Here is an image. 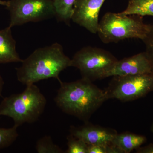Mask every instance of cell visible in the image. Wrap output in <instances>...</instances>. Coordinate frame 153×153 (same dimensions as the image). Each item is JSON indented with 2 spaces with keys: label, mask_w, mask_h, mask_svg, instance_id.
<instances>
[{
  "label": "cell",
  "mask_w": 153,
  "mask_h": 153,
  "mask_svg": "<svg viewBox=\"0 0 153 153\" xmlns=\"http://www.w3.org/2000/svg\"><path fill=\"white\" fill-rule=\"evenodd\" d=\"M60 87L54 100L63 112L88 122L92 114L108 100L105 91L81 78L71 82L59 80Z\"/></svg>",
  "instance_id": "1"
},
{
  "label": "cell",
  "mask_w": 153,
  "mask_h": 153,
  "mask_svg": "<svg viewBox=\"0 0 153 153\" xmlns=\"http://www.w3.org/2000/svg\"><path fill=\"white\" fill-rule=\"evenodd\" d=\"M22 63L16 68L17 79L27 85L49 78L59 81L61 71L71 66V59L65 55L61 45L55 43L36 49Z\"/></svg>",
  "instance_id": "2"
},
{
  "label": "cell",
  "mask_w": 153,
  "mask_h": 153,
  "mask_svg": "<svg viewBox=\"0 0 153 153\" xmlns=\"http://www.w3.org/2000/svg\"><path fill=\"white\" fill-rule=\"evenodd\" d=\"M47 100L39 88L35 84L27 85L21 93L6 97L0 104V116L13 120L19 127L25 123L36 121L44 112Z\"/></svg>",
  "instance_id": "3"
},
{
  "label": "cell",
  "mask_w": 153,
  "mask_h": 153,
  "mask_svg": "<svg viewBox=\"0 0 153 153\" xmlns=\"http://www.w3.org/2000/svg\"><path fill=\"white\" fill-rule=\"evenodd\" d=\"M151 25L145 24L141 16L108 12L99 23L97 33L104 44L132 38L143 41Z\"/></svg>",
  "instance_id": "4"
},
{
  "label": "cell",
  "mask_w": 153,
  "mask_h": 153,
  "mask_svg": "<svg viewBox=\"0 0 153 153\" xmlns=\"http://www.w3.org/2000/svg\"><path fill=\"white\" fill-rule=\"evenodd\" d=\"M117 61L108 51L88 46L75 53L71 59V66L79 69L82 78L93 82L107 77Z\"/></svg>",
  "instance_id": "5"
},
{
  "label": "cell",
  "mask_w": 153,
  "mask_h": 153,
  "mask_svg": "<svg viewBox=\"0 0 153 153\" xmlns=\"http://www.w3.org/2000/svg\"><path fill=\"white\" fill-rule=\"evenodd\" d=\"M105 91L108 100L115 99L123 102L134 101L153 91V75L113 76Z\"/></svg>",
  "instance_id": "6"
},
{
  "label": "cell",
  "mask_w": 153,
  "mask_h": 153,
  "mask_svg": "<svg viewBox=\"0 0 153 153\" xmlns=\"http://www.w3.org/2000/svg\"><path fill=\"white\" fill-rule=\"evenodd\" d=\"M6 7L10 13L11 28L55 16L53 0H10Z\"/></svg>",
  "instance_id": "7"
},
{
  "label": "cell",
  "mask_w": 153,
  "mask_h": 153,
  "mask_svg": "<svg viewBox=\"0 0 153 153\" xmlns=\"http://www.w3.org/2000/svg\"><path fill=\"white\" fill-rule=\"evenodd\" d=\"M106 0H76L71 20L91 33H97L98 18L102 5Z\"/></svg>",
  "instance_id": "8"
},
{
  "label": "cell",
  "mask_w": 153,
  "mask_h": 153,
  "mask_svg": "<svg viewBox=\"0 0 153 153\" xmlns=\"http://www.w3.org/2000/svg\"><path fill=\"white\" fill-rule=\"evenodd\" d=\"M70 134L82 140L87 145L109 144L117 134L113 129L85 122L80 126H71Z\"/></svg>",
  "instance_id": "9"
},
{
  "label": "cell",
  "mask_w": 153,
  "mask_h": 153,
  "mask_svg": "<svg viewBox=\"0 0 153 153\" xmlns=\"http://www.w3.org/2000/svg\"><path fill=\"white\" fill-rule=\"evenodd\" d=\"M152 74V65L146 52L118 60L107 77Z\"/></svg>",
  "instance_id": "10"
},
{
  "label": "cell",
  "mask_w": 153,
  "mask_h": 153,
  "mask_svg": "<svg viewBox=\"0 0 153 153\" xmlns=\"http://www.w3.org/2000/svg\"><path fill=\"white\" fill-rule=\"evenodd\" d=\"M11 28L8 27L0 30V64L22 63L16 48V41L13 38Z\"/></svg>",
  "instance_id": "11"
},
{
  "label": "cell",
  "mask_w": 153,
  "mask_h": 153,
  "mask_svg": "<svg viewBox=\"0 0 153 153\" xmlns=\"http://www.w3.org/2000/svg\"><path fill=\"white\" fill-rule=\"evenodd\" d=\"M146 140V137L144 136L125 132L117 134L111 143L119 148L123 153H130L141 146Z\"/></svg>",
  "instance_id": "12"
},
{
  "label": "cell",
  "mask_w": 153,
  "mask_h": 153,
  "mask_svg": "<svg viewBox=\"0 0 153 153\" xmlns=\"http://www.w3.org/2000/svg\"><path fill=\"white\" fill-rule=\"evenodd\" d=\"M120 13L153 16V0H129L126 8Z\"/></svg>",
  "instance_id": "13"
},
{
  "label": "cell",
  "mask_w": 153,
  "mask_h": 153,
  "mask_svg": "<svg viewBox=\"0 0 153 153\" xmlns=\"http://www.w3.org/2000/svg\"><path fill=\"white\" fill-rule=\"evenodd\" d=\"M76 0H53L55 16L58 21L69 26Z\"/></svg>",
  "instance_id": "14"
},
{
  "label": "cell",
  "mask_w": 153,
  "mask_h": 153,
  "mask_svg": "<svg viewBox=\"0 0 153 153\" xmlns=\"http://www.w3.org/2000/svg\"><path fill=\"white\" fill-rule=\"evenodd\" d=\"M36 149L38 153H63L64 151L52 141L50 136H46L40 139L36 145Z\"/></svg>",
  "instance_id": "15"
},
{
  "label": "cell",
  "mask_w": 153,
  "mask_h": 153,
  "mask_svg": "<svg viewBox=\"0 0 153 153\" xmlns=\"http://www.w3.org/2000/svg\"><path fill=\"white\" fill-rule=\"evenodd\" d=\"M18 127L14 125L10 128H0V149L7 147L17 139L19 136L17 131Z\"/></svg>",
  "instance_id": "16"
},
{
  "label": "cell",
  "mask_w": 153,
  "mask_h": 153,
  "mask_svg": "<svg viewBox=\"0 0 153 153\" xmlns=\"http://www.w3.org/2000/svg\"><path fill=\"white\" fill-rule=\"evenodd\" d=\"M67 139V150L66 153H87L88 145L82 140L77 138L71 134Z\"/></svg>",
  "instance_id": "17"
},
{
  "label": "cell",
  "mask_w": 153,
  "mask_h": 153,
  "mask_svg": "<svg viewBox=\"0 0 153 153\" xmlns=\"http://www.w3.org/2000/svg\"><path fill=\"white\" fill-rule=\"evenodd\" d=\"M87 153H123L117 147L112 144L88 145Z\"/></svg>",
  "instance_id": "18"
},
{
  "label": "cell",
  "mask_w": 153,
  "mask_h": 153,
  "mask_svg": "<svg viewBox=\"0 0 153 153\" xmlns=\"http://www.w3.org/2000/svg\"><path fill=\"white\" fill-rule=\"evenodd\" d=\"M146 45V53L152 65V74L153 75V25H151L150 29L146 38L143 41Z\"/></svg>",
  "instance_id": "19"
},
{
  "label": "cell",
  "mask_w": 153,
  "mask_h": 153,
  "mask_svg": "<svg viewBox=\"0 0 153 153\" xmlns=\"http://www.w3.org/2000/svg\"><path fill=\"white\" fill-rule=\"evenodd\" d=\"M137 153H153V143L140 146L135 150Z\"/></svg>",
  "instance_id": "20"
},
{
  "label": "cell",
  "mask_w": 153,
  "mask_h": 153,
  "mask_svg": "<svg viewBox=\"0 0 153 153\" xmlns=\"http://www.w3.org/2000/svg\"><path fill=\"white\" fill-rule=\"evenodd\" d=\"M4 85V80L2 77L0 75V96L1 95L2 92L3 86Z\"/></svg>",
  "instance_id": "21"
},
{
  "label": "cell",
  "mask_w": 153,
  "mask_h": 153,
  "mask_svg": "<svg viewBox=\"0 0 153 153\" xmlns=\"http://www.w3.org/2000/svg\"><path fill=\"white\" fill-rule=\"evenodd\" d=\"M8 4V1H4L0 0V5L5 6L7 7Z\"/></svg>",
  "instance_id": "22"
},
{
  "label": "cell",
  "mask_w": 153,
  "mask_h": 153,
  "mask_svg": "<svg viewBox=\"0 0 153 153\" xmlns=\"http://www.w3.org/2000/svg\"><path fill=\"white\" fill-rule=\"evenodd\" d=\"M150 131L153 134V122L152 123L150 127Z\"/></svg>",
  "instance_id": "23"
}]
</instances>
